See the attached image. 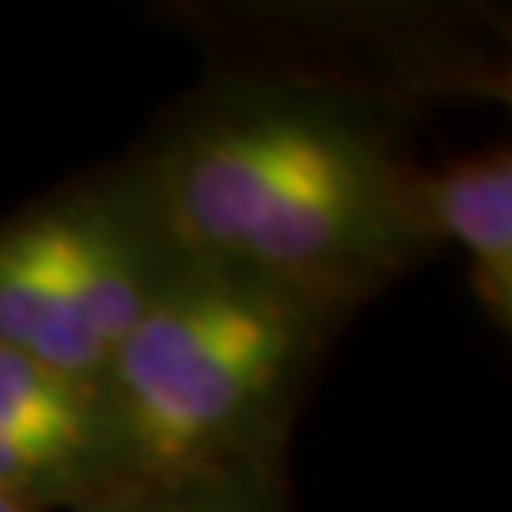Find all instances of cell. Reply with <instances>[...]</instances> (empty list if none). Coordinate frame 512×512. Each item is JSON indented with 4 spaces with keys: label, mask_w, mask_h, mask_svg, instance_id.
Wrapping results in <instances>:
<instances>
[{
    "label": "cell",
    "mask_w": 512,
    "mask_h": 512,
    "mask_svg": "<svg viewBox=\"0 0 512 512\" xmlns=\"http://www.w3.org/2000/svg\"><path fill=\"white\" fill-rule=\"evenodd\" d=\"M129 160L194 262L258 277L342 327L440 255L410 122L365 103L209 73Z\"/></svg>",
    "instance_id": "cell-1"
},
{
    "label": "cell",
    "mask_w": 512,
    "mask_h": 512,
    "mask_svg": "<svg viewBox=\"0 0 512 512\" xmlns=\"http://www.w3.org/2000/svg\"><path fill=\"white\" fill-rule=\"evenodd\" d=\"M133 482L103 380L0 349V497L31 512H80Z\"/></svg>",
    "instance_id": "cell-5"
},
{
    "label": "cell",
    "mask_w": 512,
    "mask_h": 512,
    "mask_svg": "<svg viewBox=\"0 0 512 512\" xmlns=\"http://www.w3.org/2000/svg\"><path fill=\"white\" fill-rule=\"evenodd\" d=\"M421 205L440 251L467 255V281L490 327L512 330V148L509 141L425 167Z\"/></svg>",
    "instance_id": "cell-6"
},
{
    "label": "cell",
    "mask_w": 512,
    "mask_h": 512,
    "mask_svg": "<svg viewBox=\"0 0 512 512\" xmlns=\"http://www.w3.org/2000/svg\"><path fill=\"white\" fill-rule=\"evenodd\" d=\"M194 258L129 156L0 217V349L103 380Z\"/></svg>",
    "instance_id": "cell-3"
},
{
    "label": "cell",
    "mask_w": 512,
    "mask_h": 512,
    "mask_svg": "<svg viewBox=\"0 0 512 512\" xmlns=\"http://www.w3.org/2000/svg\"><path fill=\"white\" fill-rule=\"evenodd\" d=\"M80 512H296L289 471L133 478Z\"/></svg>",
    "instance_id": "cell-7"
},
{
    "label": "cell",
    "mask_w": 512,
    "mask_h": 512,
    "mask_svg": "<svg viewBox=\"0 0 512 512\" xmlns=\"http://www.w3.org/2000/svg\"><path fill=\"white\" fill-rule=\"evenodd\" d=\"M342 323L247 274L190 262L103 387L133 478L289 471V440Z\"/></svg>",
    "instance_id": "cell-2"
},
{
    "label": "cell",
    "mask_w": 512,
    "mask_h": 512,
    "mask_svg": "<svg viewBox=\"0 0 512 512\" xmlns=\"http://www.w3.org/2000/svg\"><path fill=\"white\" fill-rule=\"evenodd\" d=\"M0 512H31V509H23L16 501H4V497H0Z\"/></svg>",
    "instance_id": "cell-8"
},
{
    "label": "cell",
    "mask_w": 512,
    "mask_h": 512,
    "mask_svg": "<svg viewBox=\"0 0 512 512\" xmlns=\"http://www.w3.org/2000/svg\"><path fill=\"white\" fill-rule=\"evenodd\" d=\"M209 73L365 103L403 122L509 99V19L475 4H186Z\"/></svg>",
    "instance_id": "cell-4"
}]
</instances>
